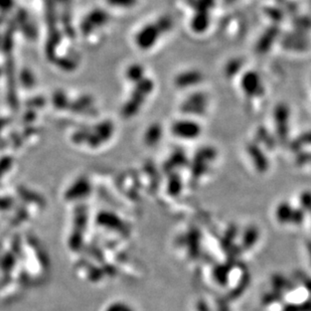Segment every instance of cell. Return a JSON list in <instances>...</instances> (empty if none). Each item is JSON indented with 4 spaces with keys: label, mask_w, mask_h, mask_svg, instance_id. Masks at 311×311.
I'll list each match as a JSON object with an SVG mask.
<instances>
[{
    "label": "cell",
    "mask_w": 311,
    "mask_h": 311,
    "mask_svg": "<svg viewBox=\"0 0 311 311\" xmlns=\"http://www.w3.org/2000/svg\"><path fill=\"white\" fill-rule=\"evenodd\" d=\"M203 81V76L199 71H185L175 79V85L180 89L193 87Z\"/></svg>",
    "instance_id": "obj_5"
},
{
    "label": "cell",
    "mask_w": 311,
    "mask_h": 311,
    "mask_svg": "<svg viewBox=\"0 0 311 311\" xmlns=\"http://www.w3.org/2000/svg\"><path fill=\"white\" fill-rule=\"evenodd\" d=\"M274 123L278 138L286 141L290 131V110L287 105L279 104L274 110Z\"/></svg>",
    "instance_id": "obj_2"
},
{
    "label": "cell",
    "mask_w": 311,
    "mask_h": 311,
    "mask_svg": "<svg viewBox=\"0 0 311 311\" xmlns=\"http://www.w3.org/2000/svg\"><path fill=\"white\" fill-rule=\"evenodd\" d=\"M241 87L247 97L256 98L260 97L264 93L263 81L257 72L249 71L241 80Z\"/></svg>",
    "instance_id": "obj_3"
},
{
    "label": "cell",
    "mask_w": 311,
    "mask_h": 311,
    "mask_svg": "<svg viewBox=\"0 0 311 311\" xmlns=\"http://www.w3.org/2000/svg\"><path fill=\"white\" fill-rule=\"evenodd\" d=\"M293 145L295 147H303L304 145H311V132L301 134L297 139L294 140Z\"/></svg>",
    "instance_id": "obj_6"
},
{
    "label": "cell",
    "mask_w": 311,
    "mask_h": 311,
    "mask_svg": "<svg viewBox=\"0 0 311 311\" xmlns=\"http://www.w3.org/2000/svg\"><path fill=\"white\" fill-rule=\"evenodd\" d=\"M172 134L180 139L193 140L201 135L202 127L196 121L190 119H181L175 121L171 126Z\"/></svg>",
    "instance_id": "obj_1"
},
{
    "label": "cell",
    "mask_w": 311,
    "mask_h": 311,
    "mask_svg": "<svg viewBox=\"0 0 311 311\" xmlns=\"http://www.w3.org/2000/svg\"><path fill=\"white\" fill-rule=\"evenodd\" d=\"M209 104L208 96L205 93L197 92L191 95L182 103V111L191 115H203L206 113Z\"/></svg>",
    "instance_id": "obj_4"
}]
</instances>
